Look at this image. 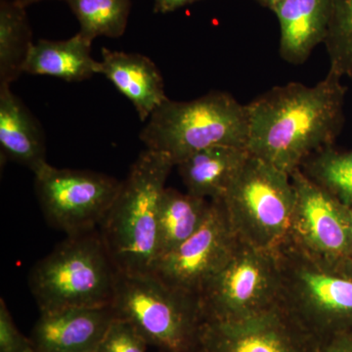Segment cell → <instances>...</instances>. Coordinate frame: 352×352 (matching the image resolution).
I'll return each instance as SVG.
<instances>
[{"mask_svg": "<svg viewBox=\"0 0 352 352\" xmlns=\"http://www.w3.org/2000/svg\"><path fill=\"white\" fill-rule=\"evenodd\" d=\"M346 87L329 69L314 85H278L248 104L247 149L291 175L302 164L331 147L344 124Z\"/></svg>", "mask_w": 352, "mask_h": 352, "instance_id": "6da1fadb", "label": "cell"}, {"mask_svg": "<svg viewBox=\"0 0 352 352\" xmlns=\"http://www.w3.org/2000/svg\"><path fill=\"white\" fill-rule=\"evenodd\" d=\"M175 164L146 149L132 164L101 223V238L118 272L150 273L157 259V214Z\"/></svg>", "mask_w": 352, "mask_h": 352, "instance_id": "7a4b0ae2", "label": "cell"}, {"mask_svg": "<svg viewBox=\"0 0 352 352\" xmlns=\"http://www.w3.org/2000/svg\"><path fill=\"white\" fill-rule=\"evenodd\" d=\"M279 303L317 342L352 331V270L314 258L288 237L276 249Z\"/></svg>", "mask_w": 352, "mask_h": 352, "instance_id": "3957f363", "label": "cell"}, {"mask_svg": "<svg viewBox=\"0 0 352 352\" xmlns=\"http://www.w3.org/2000/svg\"><path fill=\"white\" fill-rule=\"evenodd\" d=\"M247 105L232 94L212 91L191 101L166 99L140 132L147 149L163 152L175 166L190 155L217 145L247 148Z\"/></svg>", "mask_w": 352, "mask_h": 352, "instance_id": "277c9868", "label": "cell"}, {"mask_svg": "<svg viewBox=\"0 0 352 352\" xmlns=\"http://www.w3.org/2000/svg\"><path fill=\"white\" fill-rule=\"evenodd\" d=\"M149 346L163 352H195L206 320L198 296L173 288L152 273H117L112 303Z\"/></svg>", "mask_w": 352, "mask_h": 352, "instance_id": "5b68a950", "label": "cell"}, {"mask_svg": "<svg viewBox=\"0 0 352 352\" xmlns=\"http://www.w3.org/2000/svg\"><path fill=\"white\" fill-rule=\"evenodd\" d=\"M118 271L101 235L71 236L32 267L29 286L41 312L110 307Z\"/></svg>", "mask_w": 352, "mask_h": 352, "instance_id": "8992f818", "label": "cell"}, {"mask_svg": "<svg viewBox=\"0 0 352 352\" xmlns=\"http://www.w3.org/2000/svg\"><path fill=\"white\" fill-rule=\"evenodd\" d=\"M240 240L276 249L288 236L296 193L291 175L250 156L221 199Z\"/></svg>", "mask_w": 352, "mask_h": 352, "instance_id": "52a82bcc", "label": "cell"}, {"mask_svg": "<svg viewBox=\"0 0 352 352\" xmlns=\"http://www.w3.org/2000/svg\"><path fill=\"white\" fill-rule=\"evenodd\" d=\"M280 267L275 249L240 240L232 256L200 294L206 319L241 320L279 302Z\"/></svg>", "mask_w": 352, "mask_h": 352, "instance_id": "ba28073f", "label": "cell"}, {"mask_svg": "<svg viewBox=\"0 0 352 352\" xmlns=\"http://www.w3.org/2000/svg\"><path fill=\"white\" fill-rule=\"evenodd\" d=\"M122 182L104 173L56 168L50 164L34 175L44 217L69 237L91 232L95 226H101Z\"/></svg>", "mask_w": 352, "mask_h": 352, "instance_id": "9c48e42d", "label": "cell"}, {"mask_svg": "<svg viewBox=\"0 0 352 352\" xmlns=\"http://www.w3.org/2000/svg\"><path fill=\"white\" fill-rule=\"evenodd\" d=\"M296 201L287 237L302 251L336 267L352 270L349 208L309 179L291 175Z\"/></svg>", "mask_w": 352, "mask_h": 352, "instance_id": "30bf717a", "label": "cell"}, {"mask_svg": "<svg viewBox=\"0 0 352 352\" xmlns=\"http://www.w3.org/2000/svg\"><path fill=\"white\" fill-rule=\"evenodd\" d=\"M239 242L221 200L212 201L203 226L188 240L155 261L151 272L173 288L200 298Z\"/></svg>", "mask_w": 352, "mask_h": 352, "instance_id": "8fae6325", "label": "cell"}, {"mask_svg": "<svg viewBox=\"0 0 352 352\" xmlns=\"http://www.w3.org/2000/svg\"><path fill=\"white\" fill-rule=\"evenodd\" d=\"M318 346L278 302L241 320L206 319L195 352H317Z\"/></svg>", "mask_w": 352, "mask_h": 352, "instance_id": "7c38bea8", "label": "cell"}, {"mask_svg": "<svg viewBox=\"0 0 352 352\" xmlns=\"http://www.w3.org/2000/svg\"><path fill=\"white\" fill-rule=\"evenodd\" d=\"M115 317L111 305L41 312L30 339L36 352H96Z\"/></svg>", "mask_w": 352, "mask_h": 352, "instance_id": "4fadbf2b", "label": "cell"}, {"mask_svg": "<svg viewBox=\"0 0 352 352\" xmlns=\"http://www.w3.org/2000/svg\"><path fill=\"white\" fill-rule=\"evenodd\" d=\"M280 25V56L305 63L328 34L332 0H280L273 8Z\"/></svg>", "mask_w": 352, "mask_h": 352, "instance_id": "5bb4252c", "label": "cell"}, {"mask_svg": "<svg viewBox=\"0 0 352 352\" xmlns=\"http://www.w3.org/2000/svg\"><path fill=\"white\" fill-rule=\"evenodd\" d=\"M101 75L133 104L142 122L168 99L163 76L149 58L138 53H126L103 48Z\"/></svg>", "mask_w": 352, "mask_h": 352, "instance_id": "9a60e30c", "label": "cell"}, {"mask_svg": "<svg viewBox=\"0 0 352 352\" xmlns=\"http://www.w3.org/2000/svg\"><path fill=\"white\" fill-rule=\"evenodd\" d=\"M0 150L6 160L34 175L48 166L43 127L10 85H0Z\"/></svg>", "mask_w": 352, "mask_h": 352, "instance_id": "2e32d148", "label": "cell"}, {"mask_svg": "<svg viewBox=\"0 0 352 352\" xmlns=\"http://www.w3.org/2000/svg\"><path fill=\"white\" fill-rule=\"evenodd\" d=\"M250 156L247 148L217 145L190 155L176 166L189 194L214 201L224 196Z\"/></svg>", "mask_w": 352, "mask_h": 352, "instance_id": "e0dca14e", "label": "cell"}, {"mask_svg": "<svg viewBox=\"0 0 352 352\" xmlns=\"http://www.w3.org/2000/svg\"><path fill=\"white\" fill-rule=\"evenodd\" d=\"M92 41L76 34L67 41L39 39L32 44L24 73L82 82L100 74L101 63L91 56Z\"/></svg>", "mask_w": 352, "mask_h": 352, "instance_id": "ac0fdd59", "label": "cell"}, {"mask_svg": "<svg viewBox=\"0 0 352 352\" xmlns=\"http://www.w3.org/2000/svg\"><path fill=\"white\" fill-rule=\"evenodd\" d=\"M210 207L212 201L166 187L157 214V259L194 235L207 219Z\"/></svg>", "mask_w": 352, "mask_h": 352, "instance_id": "d6986e66", "label": "cell"}, {"mask_svg": "<svg viewBox=\"0 0 352 352\" xmlns=\"http://www.w3.org/2000/svg\"><path fill=\"white\" fill-rule=\"evenodd\" d=\"M25 7L17 0L0 3V85H11L24 73L32 46Z\"/></svg>", "mask_w": 352, "mask_h": 352, "instance_id": "ffe728a7", "label": "cell"}, {"mask_svg": "<svg viewBox=\"0 0 352 352\" xmlns=\"http://www.w3.org/2000/svg\"><path fill=\"white\" fill-rule=\"evenodd\" d=\"M80 23L78 34L88 41L97 36L118 38L124 34L131 0H66Z\"/></svg>", "mask_w": 352, "mask_h": 352, "instance_id": "44dd1931", "label": "cell"}, {"mask_svg": "<svg viewBox=\"0 0 352 352\" xmlns=\"http://www.w3.org/2000/svg\"><path fill=\"white\" fill-rule=\"evenodd\" d=\"M300 170L342 205L352 208V150L325 148L308 157Z\"/></svg>", "mask_w": 352, "mask_h": 352, "instance_id": "7402d4cb", "label": "cell"}, {"mask_svg": "<svg viewBox=\"0 0 352 352\" xmlns=\"http://www.w3.org/2000/svg\"><path fill=\"white\" fill-rule=\"evenodd\" d=\"M324 44L331 71L352 80V0H332L331 19Z\"/></svg>", "mask_w": 352, "mask_h": 352, "instance_id": "603a6c76", "label": "cell"}, {"mask_svg": "<svg viewBox=\"0 0 352 352\" xmlns=\"http://www.w3.org/2000/svg\"><path fill=\"white\" fill-rule=\"evenodd\" d=\"M148 346L131 324L115 317L96 352H147Z\"/></svg>", "mask_w": 352, "mask_h": 352, "instance_id": "cb8c5ba5", "label": "cell"}, {"mask_svg": "<svg viewBox=\"0 0 352 352\" xmlns=\"http://www.w3.org/2000/svg\"><path fill=\"white\" fill-rule=\"evenodd\" d=\"M0 352H36L31 339L18 330L3 298L0 300Z\"/></svg>", "mask_w": 352, "mask_h": 352, "instance_id": "d4e9b609", "label": "cell"}, {"mask_svg": "<svg viewBox=\"0 0 352 352\" xmlns=\"http://www.w3.org/2000/svg\"><path fill=\"white\" fill-rule=\"evenodd\" d=\"M317 352H352V331L340 333L319 344Z\"/></svg>", "mask_w": 352, "mask_h": 352, "instance_id": "484cf974", "label": "cell"}, {"mask_svg": "<svg viewBox=\"0 0 352 352\" xmlns=\"http://www.w3.org/2000/svg\"><path fill=\"white\" fill-rule=\"evenodd\" d=\"M201 0H155V12L168 13Z\"/></svg>", "mask_w": 352, "mask_h": 352, "instance_id": "4316f807", "label": "cell"}, {"mask_svg": "<svg viewBox=\"0 0 352 352\" xmlns=\"http://www.w3.org/2000/svg\"><path fill=\"white\" fill-rule=\"evenodd\" d=\"M256 1H258L261 6L273 10V8L276 6V4L280 0H256Z\"/></svg>", "mask_w": 352, "mask_h": 352, "instance_id": "83f0119b", "label": "cell"}, {"mask_svg": "<svg viewBox=\"0 0 352 352\" xmlns=\"http://www.w3.org/2000/svg\"><path fill=\"white\" fill-rule=\"evenodd\" d=\"M18 2L27 8L28 6H32V4L36 3V2L41 1V0H17Z\"/></svg>", "mask_w": 352, "mask_h": 352, "instance_id": "f1b7e54d", "label": "cell"}, {"mask_svg": "<svg viewBox=\"0 0 352 352\" xmlns=\"http://www.w3.org/2000/svg\"><path fill=\"white\" fill-rule=\"evenodd\" d=\"M349 208V214H351V227H352V208Z\"/></svg>", "mask_w": 352, "mask_h": 352, "instance_id": "f546056e", "label": "cell"}, {"mask_svg": "<svg viewBox=\"0 0 352 352\" xmlns=\"http://www.w3.org/2000/svg\"><path fill=\"white\" fill-rule=\"evenodd\" d=\"M4 1H8V0H4Z\"/></svg>", "mask_w": 352, "mask_h": 352, "instance_id": "4dcf8cb0", "label": "cell"}]
</instances>
